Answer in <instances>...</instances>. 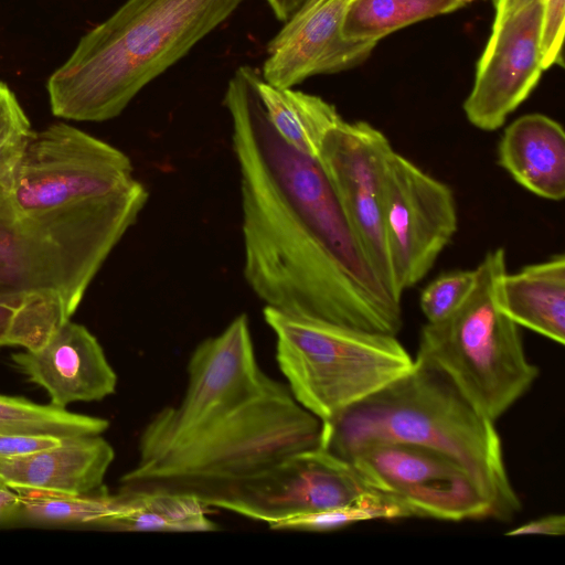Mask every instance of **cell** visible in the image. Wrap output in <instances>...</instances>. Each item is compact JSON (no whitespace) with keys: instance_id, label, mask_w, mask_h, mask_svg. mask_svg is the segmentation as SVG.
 Returning <instances> with one entry per match:
<instances>
[{"instance_id":"20","label":"cell","mask_w":565,"mask_h":565,"mask_svg":"<svg viewBox=\"0 0 565 565\" xmlns=\"http://www.w3.org/2000/svg\"><path fill=\"white\" fill-rule=\"evenodd\" d=\"M256 86L278 134L297 150L317 158L327 132L342 120L337 108L319 96L274 86L260 76Z\"/></svg>"},{"instance_id":"17","label":"cell","mask_w":565,"mask_h":565,"mask_svg":"<svg viewBox=\"0 0 565 565\" xmlns=\"http://www.w3.org/2000/svg\"><path fill=\"white\" fill-rule=\"evenodd\" d=\"M115 459L113 446L100 435L62 438L54 447L0 459V483L13 490L83 494L104 488Z\"/></svg>"},{"instance_id":"18","label":"cell","mask_w":565,"mask_h":565,"mask_svg":"<svg viewBox=\"0 0 565 565\" xmlns=\"http://www.w3.org/2000/svg\"><path fill=\"white\" fill-rule=\"evenodd\" d=\"M498 163L533 194L564 199L565 134L553 118L534 113L512 121L499 141Z\"/></svg>"},{"instance_id":"7","label":"cell","mask_w":565,"mask_h":565,"mask_svg":"<svg viewBox=\"0 0 565 565\" xmlns=\"http://www.w3.org/2000/svg\"><path fill=\"white\" fill-rule=\"evenodd\" d=\"M276 361L296 402L328 420L409 371L396 335L264 308Z\"/></svg>"},{"instance_id":"12","label":"cell","mask_w":565,"mask_h":565,"mask_svg":"<svg viewBox=\"0 0 565 565\" xmlns=\"http://www.w3.org/2000/svg\"><path fill=\"white\" fill-rule=\"evenodd\" d=\"M377 491L351 461L321 448L294 454L248 481L221 509L267 524Z\"/></svg>"},{"instance_id":"22","label":"cell","mask_w":565,"mask_h":565,"mask_svg":"<svg viewBox=\"0 0 565 565\" xmlns=\"http://www.w3.org/2000/svg\"><path fill=\"white\" fill-rule=\"evenodd\" d=\"M462 0H353L343 18L345 40L379 43L415 22L452 12Z\"/></svg>"},{"instance_id":"10","label":"cell","mask_w":565,"mask_h":565,"mask_svg":"<svg viewBox=\"0 0 565 565\" xmlns=\"http://www.w3.org/2000/svg\"><path fill=\"white\" fill-rule=\"evenodd\" d=\"M393 151L387 137L371 124L342 119L324 136L317 159L374 270L401 301L383 223V181Z\"/></svg>"},{"instance_id":"3","label":"cell","mask_w":565,"mask_h":565,"mask_svg":"<svg viewBox=\"0 0 565 565\" xmlns=\"http://www.w3.org/2000/svg\"><path fill=\"white\" fill-rule=\"evenodd\" d=\"M245 0H127L49 77L54 116L105 121L181 60Z\"/></svg>"},{"instance_id":"29","label":"cell","mask_w":565,"mask_h":565,"mask_svg":"<svg viewBox=\"0 0 565 565\" xmlns=\"http://www.w3.org/2000/svg\"><path fill=\"white\" fill-rule=\"evenodd\" d=\"M61 441V437L53 435L0 431V459L36 452Z\"/></svg>"},{"instance_id":"2","label":"cell","mask_w":565,"mask_h":565,"mask_svg":"<svg viewBox=\"0 0 565 565\" xmlns=\"http://www.w3.org/2000/svg\"><path fill=\"white\" fill-rule=\"evenodd\" d=\"M11 190L21 216L60 253L78 306L149 198L125 152L64 121L33 131Z\"/></svg>"},{"instance_id":"6","label":"cell","mask_w":565,"mask_h":565,"mask_svg":"<svg viewBox=\"0 0 565 565\" xmlns=\"http://www.w3.org/2000/svg\"><path fill=\"white\" fill-rule=\"evenodd\" d=\"M475 270L465 301L446 319L423 327L416 360L440 372L478 413L495 422L540 371L525 355L519 326L497 303L505 250H488Z\"/></svg>"},{"instance_id":"4","label":"cell","mask_w":565,"mask_h":565,"mask_svg":"<svg viewBox=\"0 0 565 565\" xmlns=\"http://www.w3.org/2000/svg\"><path fill=\"white\" fill-rule=\"evenodd\" d=\"M392 441L427 447L457 461L476 482L492 519L509 521L521 510L494 422L416 359L399 377L321 422L319 447L347 460L367 445Z\"/></svg>"},{"instance_id":"27","label":"cell","mask_w":565,"mask_h":565,"mask_svg":"<svg viewBox=\"0 0 565 565\" xmlns=\"http://www.w3.org/2000/svg\"><path fill=\"white\" fill-rule=\"evenodd\" d=\"M33 131L15 94L0 82V163L18 159Z\"/></svg>"},{"instance_id":"30","label":"cell","mask_w":565,"mask_h":565,"mask_svg":"<svg viewBox=\"0 0 565 565\" xmlns=\"http://www.w3.org/2000/svg\"><path fill=\"white\" fill-rule=\"evenodd\" d=\"M564 533L565 516L563 514H548L514 527L513 530L507 532L505 535H563Z\"/></svg>"},{"instance_id":"15","label":"cell","mask_w":565,"mask_h":565,"mask_svg":"<svg viewBox=\"0 0 565 565\" xmlns=\"http://www.w3.org/2000/svg\"><path fill=\"white\" fill-rule=\"evenodd\" d=\"M11 360L28 381L45 390L50 404L58 408L102 401L116 391L117 374L97 338L71 319L57 326L43 344L23 349Z\"/></svg>"},{"instance_id":"21","label":"cell","mask_w":565,"mask_h":565,"mask_svg":"<svg viewBox=\"0 0 565 565\" xmlns=\"http://www.w3.org/2000/svg\"><path fill=\"white\" fill-rule=\"evenodd\" d=\"M15 491L19 493L15 518L32 524L98 527L105 520L135 508L130 495L118 491L111 494L106 487L83 494Z\"/></svg>"},{"instance_id":"32","label":"cell","mask_w":565,"mask_h":565,"mask_svg":"<svg viewBox=\"0 0 565 565\" xmlns=\"http://www.w3.org/2000/svg\"><path fill=\"white\" fill-rule=\"evenodd\" d=\"M276 18L280 21H288L309 0H266Z\"/></svg>"},{"instance_id":"28","label":"cell","mask_w":565,"mask_h":565,"mask_svg":"<svg viewBox=\"0 0 565 565\" xmlns=\"http://www.w3.org/2000/svg\"><path fill=\"white\" fill-rule=\"evenodd\" d=\"M565 0H544L541 20L542 68L562 65Z\"/></svg>"},{"instance_id":"8","label":"cell","mask_w":565,"mask_h":565,"mask_svg":"<svg viewBox=\"0 0 565 565\" xmlns=\"http://www.w3.org/2000/svg\"><path fill=\"white\" fill-rule=\"evenodd\" d=\"M186 371L182 401L163 407L148 422L139 437L138 458L173 445L282 385L259 367L245 313L235 317L217 335L200 342Z\"/></svg>"},{"instance_id":"13","label":"cell","mask_w":565,"mask_h":565,"mask_svg":"<svg viewBox=\"0 0 565 565\" xmlns=\"http://www.w3.org/2000/svg\"><path fill=\"white\" fill-rule=\"evenodd\" d=\"M544 0H527L492 25L463 103L468 121L484 131L499 129L532 93L541 74V20Z\"/></svg>"},{"instance_id":"33","label":"cell","mask_w":565,"mask_h":565,"mask_svg":"<svg viewBox=\"0 0 565 565\" xmlns=\"http://www.w3.org/2000/svg\"><path fill=\"white\" fill-rule=\"evenodd\" d=\"M527 0H495V14L492 25L498 24L516 11Z\"/></svg>"},{"instance_id":"34","label":"cell","mask_w":565,"mask_h":565,"mask_svg":"<svg viewBox=\"0 0 565 565\" xmlns=\"http://www.w3.org/2000/svg\"><path fill=\"white\" fill-rule=\"evenodd\" d=\"M462 1H463L465 3H467V2H470V1H472V0H462Z\"/></svg>"},{"instance_id":"1","label":"cell","mask_w":565,"mask_h":565,"mask_svg":"<svg viewBox=\"0 0 565 565\" xmlns=\"http://www.w3.org/2000/svg\"><path fill=\"white\" fill-rule=\"evenodd\" d=\"M258 77L238 67L224 95L248 286L284 313L396 335L401 301L374 270L318 159L288 143L269 121Z\"/></svg>"},{"instance_id":"16","label":"cell","mask_w":565,"mask_h":565,"mask_svg":"<svg viewBox=\"0 0 565 565\" xmlns=\"http://www.w3.org/2000/svg\"><path fill=\"white\" fill-rule=\"evenodd\" d=\"M18 159L0 163V300L55 298L73 316L78 307L60 253L14 203L11 189Z\"/></svg>"},{"instance_id":"26","label":"cell","mask_w":565,"mask_h":565,"mask_svg":"<svg viewBox=\"0 0 565 565\" xmlns=\"http://www.w3.org/2000/svg\"><path fill=\"white\" fill-rule=\"evenodd\" d=\"M475 280V269H458L430 281L419 297L420 310L427 322H438L450 316L468 297Z\"/></svg>"},{"instance_id":"5","label":"cell","mask_w":565,"mask_h":565,"mask_svg":"<svg viewBox=\"0 0 565 565\" xmlns=\"http://www.w3.org/2000/svg\"><path fill=\"white\" fill-rule=\"evenodd\" d=\"M320 434L321 420L282 384L138 458L119 479L118 492L175 494L221 509L258 475L294 454L319 447Z\"/></svg>"},{"instance_id":"19","label":"cell","mask_w":565,"mask_h":565,"mask_svg":"<svg viewBox=\"0 0 565 565\" xmlns=\"http://www.w3.org/2000/svg\"><path fill=\"white\" fill-rule=\"evenodd\" d=\"M500 310L519 327L561 345L565 343V256L502 275L497 287Z\"/></svg>"},{"instance_id":"23","label":"cell","mask_w":565,"mask_h":565,"mask_svg":"<svg viewBox=\"0 0 565 565\" xmlns=\"http://www.w3.org/2000/svg\"><path fill=\"white\" fill-rule=\"evenodd\" d=\"M109 427L102 417L76 414L51 404L0 394V431L45 434L61 438L100 435Z\"/></svg>"},{"instance_id":"9","label":"cell","mask_w":565,"mask_h":565,"mask_svg":"<svg viewBox=\"0 0 565 565\" xmlns=\"http://www.w3.org/2000/svg\"><path fill=\"white\" fill-rule=\"evenodd\" d=\"M383 223L395 286L402 296L429 273L456 234L454 192L394 150L383 181Z\"/></svg>"},{"instance_id":"14","label":"cell","mask_w":565,"mask_h":565,"mask_svg":"<svg viewBox=\"0 0 565 565\" xmlns=\"http://www.w3.org/2000/svg\"><path fill=\"white\" fill-rule=\"evenodd\" d=\"M353 0H309L268 43L263 79L291 88L310 76L352 68L376 43L345 40L341 26Z\"/></svg>"},{"instance_id":"11","label":"cell","mask_w":565,"mask_h":565,"mask_svg":"<svg viewBox=\"0 0 565 565\" xmlns=\"http://www.w3.org/2000/svg\"><path fill=\"white\" fill-rule=\"evenodd\" d=\"M351 461L374 489L402 501L416 518L456 522L491 518L471 476L439 451L408 443H375Z\"/></svg>"},{"instance_id":"25","label":"cell","mask_w":565,"mask_h":565,"mask_svg":"<svg viewBox=\"0 0 565 565\" xmlns=\"http://www.w3.org/2000/svg\"><path fill=\"white\" fill-rule=\"evenodd\" d=\"M71 317L64 303L55 298L0 300V347L35 349Z\"/></svg>"},{"instance_id":"31","label":"cell","mask_w":565,"mask_h":565,"mask_svg":"<svg viewBox=\"0 0 565 565\" xmlns=\"http://www.w3.org/2000/svg\"><path fill=\"white\" fill-rule=\"evenodd\" d=\"M19 505V493L0 483V522L14 519Z\"/></svg>"},{"instance_id":"24","label":"cell","mask_w":565,"mask_h":565,"mask_svg":"<svg viewBox=\"0 0 565 565\" xmlns=\"http://www.w3.org/2000/svg\"><path fill=\"white\" fill-rule=\"evenodd\" d=\"M412 516V511L398 499L381 491H372L348 504L298 514L268 526L271 530L328 532L362 521Z\"/></svg>"}]
</instances>
